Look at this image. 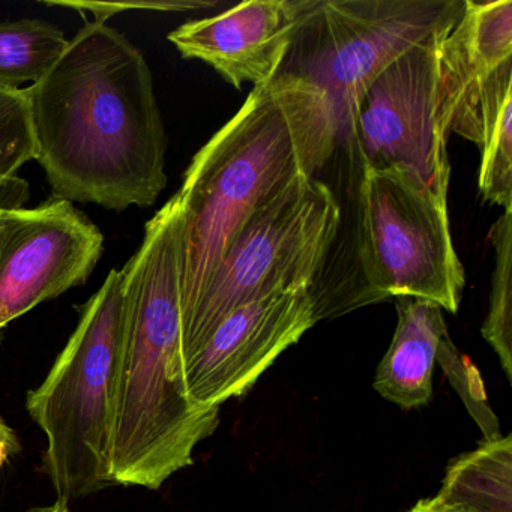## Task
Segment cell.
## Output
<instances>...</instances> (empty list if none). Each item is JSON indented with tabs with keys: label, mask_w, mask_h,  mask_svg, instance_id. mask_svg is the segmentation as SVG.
<instances>
[{
	"label": "cell",
	"mask_w": 512,
	"mask_h": 512,
	"mask_svg": "<svg viewBox=\"0 0 512 512\" xmlns=\"http://www.w3.org/2000/svg\"><path fill=\"white\" fill-rule=\"evenodd\" d=\"M451 29L386 67L362 95L347 128L364 169L406 170L443 197H448L451 166L440 46Z\"/></svg>",
	"instance_id": "8"
},
{
	"label": "cell",
	"mask_w": 512,
	"mask_h": 512,
	"mask_svg": "<svg viewBox=\"0 0 512 512\" xmlns=\"http://www.w3.org/2000/svg\"><path fill=\"white\" fill-rule=\"evenodd\" d=\"M2 341H4V334H0V344H2Z\"/></svg>",
	"instance_id": "23"
},
{
	"label": "cell",
	"mask_w": 512,
	"mask_h": 512,
	"mask_svg": "<svg viewBox=\"0 0 512 512\" xmlns=\"http://www.w3.org/2000/svg\"><path fill=\"white\" fill-rule=\"evenodd\" d=\"M184 206L178 193L149 220L121 269L125 334L116 380L112 484L160 490L193 464L215 433L220 407L191 403L182 383L181 290Z\"/></svg>",
	"instance_id": "2"
},
{
	"label": "cell",
	"mask_w": 512,
	"mask_h": 512,
	"mask_svg": "<svg viewBox=\"0 0 512 512\" xmlns=\"http://www.w3.org/2000/svg\"><path fill=\"white\" fill-rule=\"evenodd\" d=\"M31 160H37V142L28 95L25 89L0 85V212L28 203L29 184L17 173Z\"/></svg>",
	"instance_id": "14"
},
{
	"label": "cell",
	"mask_w": 512,
	"mask_h": 512,
	"mask_svg": "<svg viewBox=\"0 0 512 512\" xmlns=\"http://www.w3.org/2000/svg\"><path fill=\"white\" fill-rule=\"evenodd\" d=\"M338 137L323 91L278 73L194 155L178 191L185 215L181 325L245 221L296 179L314 178Z\"/></svg>",
	"instance_id": "3"
},
{
	"label": "cell",
	"mask_w": 512,
	"mask_h": 512,
	"mask_svg": "<svg viewBox=\"0 0 512 512\" xmlns=\"http://www.w3.org/2000/svg\"><path fill=\"white\" fill-rule=\"evenodd\" d=\"M479 191L485 202L512 209V91L485 112Z\"/></svg>",
	"instance_id": "17"
},
{
	"label": "cell",
	"mask_w": 512,
	"mask_h": 512,
	"mask_svg": "<svg viewBox=\"0 0 512 512\" xmlns=\"http://www.w3.org/2000/svg\"><path fill=\"white\" fill-rule=\"evenodd\" d=\"M446 199L406 170L364 169L358 260L367 302L409 296L457 313L466 272L452 242Z\"/></svg>",
	"instance_id": "7"
},
{
	"label": "cell",
	"mask_w": 512,
	"mask_h": 512,
	"mask_svg": "<svg viewBox=\"0 0 512 512\" xmlns=\"http://www.w3.org/2000/svg\"><path fill=\"white\" fill-rule=\"evenodd\" d=\"M436 497L463 512H512V436L485 439L451 461Z\"/></svg>",
	"instance_id": "13"
},
{
	"label": "cell",
	"mask_w": 512,
	"mask_h": 512,
	"mask_svg": "<svg viewBox=\"0 0 512 512\" xmlns=\"http://www.w3.org/2000/svg\"><path fill=\"white\" fill-rule=\"evenodd\" d=\"M37 161L56 199L149 208L167 185V139L148 62L106 22H88L25 89Z\"/></svg>",
	"instance_id": "1"
},
{
	"label": "cell",
	"mask_w": 512,
	"mask_h": 512,
	"mask_svg": "<svg viewBox=\"0 0 512 512\" xmlns=\"http://www.w3.org/2000/svg\"><path fill=\"white\" fill-rule=\"evenodd\" d=\"M23 512H70V508H68V503L62 502V500H56L52 505L35 506V508Z\"/></svg>",
	"instance_id": "22"
},
{
	"label": "cell",
	"mask_w": 512,
	"mask_h": 512,
	"mask_svg": "<svg viewBox=\"0 0 512 512\" xmlns=\"http://www.w3.org/2000/svg\"><path fill=\"white\" fill-rule=\"evenodd\" d=\"M436 361L442 365L443 371L449 377V382L454 386L461 400L466 403L470 415L478 422L485 439L500 436L499 422L491 407L488 406L479 371L466 356L458 352L448 334L440 341Z\"/></svg>",
	"instance_id": "18"
},
{
	"label": "cell",
	"mask_w": 512,
	"mask_h": 512,
	"mask_svg": "<svg viewBox=\"0 0 512 512\" xmlns=\"http://www.w3.org/2000/svg\"><path fill=\"white\" fill-rule=\"evenodd\" d=\"M124 334V281L113 269L80 307L79 325L46 379L26 395V409L47 437L43 470L62 502L113 485L110 445Z\"/></svg>",
	"instance_id": "4"
},
{
	"label": "cell",
	"mask_w": 512,
	"mask_h": 512,
	"mask_svg": "<svg viewBox=\"0 0 512 512\" xmlns=\"http://www.w3.org/2000/svg\"><path fill=\"white\" fill-rule=\"evenodd\" d=\"M316 322L311 289L272 293L236 308L182 364L188 400L220 407L245 394Z\"/></svg>",
	"instance_id": "10"
},
{
	"label": "cell",
	"mask_w": 512,
	"mask_h": 512,
	"mask_svg": "<svg viewBox=\"0 0 512 512\" xmlns=\"http://www.w3.org/2000/svg\"><path fill=\"white\" fill-rule=\"evenodd\" d=\"M68 41L61 29L44 20L0 23V85L19 88L43 79Z\"/></svg>",
	"instance_id": "15"
},
{
	"label": "cell",
	"mask_w": 512,
	"mask_h": 512,
	"mask_svg": "<svg viewBox=\"0 0 512 512\" xmlns=\"http://www.w3.org/2000/svg\"><path fill=\"white\" fill-rule=\"evenodd\" d=\"M466 0H308L278 73L323 91L340 136L371 83L395 59L460 19Z\"/></svg>",
	"instance_id": "6"
},
{
	"label": "cell",
	"mask_w": 512,
	"mask_h": 512,
	"mask_svg": "<svg viewBox=\"0 0 512 512\" xmlns=\"http://www.w3.org/2000/svg\"><path fill=\"white\" fill-rule=\"evenodd\" d=\"M398 323L374 377V389L403 409L425 406L433 394L440 341L448 334L443 310L424 299L395 298Z\"/></svg>",
	"instance_id": "12"
},
{
	"label": "cell",
	"mask_w": 512,
	"mask_h": 512,
	"mask_svg": "<svg viewBox=\"0 0 512 512\" xmlns=\"http://www.w3.org/2000/svg\"><path fill=\"white\" fill-rule=\"evenodd\" d=\"M328 185L302 176L257 209L224 253L181 325V364L242 305L272 293L311 289L340 232Z\"/></svg>",
	"instance_id": "5"
},
{
	"label": "cell",
	"mask_w": 512,
	"mask_h": 512,
	"mask_svg": "<svg viewBox=\"0 0 512 512\" xmlns=\"http://www.w3.org/2000/svg\"><path fill=\"white\" fill-rule=\"evenodd\" d=\"M104 236L73 203L0 212V334L13 320L91 277Z\"/></svg>",
	"instance_id": "9"
},
{
	"label": "cell",
	"mask_w": 512,
	"mask_h": 512,
	"mask_svg": "<svg viewBox=\"0 0 512 512\" xmlns=\"http://www.w3.org/2000/svg\"><path fill=\"white\" fill-rule=\"evenodd\" d=\"M307 2L251 0L209 19L191 20L170 32L184 58L214 68L233 88L271 82L283 67Z\"/></svg>",
	"instance_id": "11"
},
{
	"label": "cell",
	"mask_w": 512,
	"mask_h": 512,
	"mask_svg": "<svg viewBox=\"0 0 512 512\" xmlns=\"http://www.w3.org/2000/svg\"><path fill=\"white\" fill-rule=\"evenodd\" d=\"M22 445L16 431L0 418V469L7 463L11 455L19 454Z\"/></svg>",
	"instance_id": "20"
},
{
	"label": "cell",
	"mask_w": 512,
	"mask_h": 512,
	"mask_svg": "<svg viewBox=\"0 0 512 512\" xmlns=\"http://www.w3.org/2000/svg\"><path fill=\"white\" fill-rule=\"evenodd\" d=\"M407 512H463L458 511V509L449 508V506L443 505L440 503L436 497H431V499H421L412 509H409Z\"/></svg>",
	"instance_id": "21"
},
{
	"label": "cell",
	"mask_w": 512,
	"mask_h": 512,
	"mask_svg": "<svg viewBox=\"0 0 512 512\" xmlns=\"http://www.w3.org/2000/svg\"><path fill=\"white\" fill-rule=\"evenodd\" d=\"M47 5H59V7L76 8L80 13L88 10L94 13L97 22H107L112 16L122 13V10H154L164 13H185V11L203 10V8L215 7L208 2H143V4H97V2H47Z\"/></svg>",
	"instance_id": "19"
},
{
	"label": "cell",
	"mask_w": 512,
	"mask_h": 512,
	"mask_svg": "<svg viewBox=\"0 0 512 512\" xmlns=\"http://www.w3.org/2000/svg\"><path fill=\"white\" fill-rule=\"evenodd\" d=\"M490 241L494 248V271L481 332L499 356L506 379L512 382V209H506L497 218L491 227Z\"/></svg>",
	"instance_id": "16"
}]
</instances>
